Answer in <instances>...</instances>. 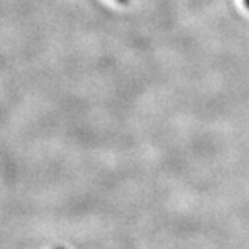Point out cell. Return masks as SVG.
I'll return each instance as SVG.
<instances>
[{"label":"cell","instance_id":"obj_2","mask_svg":"<svg viewBox=\"0 0 249 249\" xmlns=\"http://www.w3.org/2000/svg\"><path fill=\"white\" fill-rule=\"evenodd\" d=\"M117 2H120V3H126L128 0H117Z\"/></svg>","mask_w":249,"mask_h":249},{"label":"cell","instance_id":"obj_1","mask_svg":"<svg viewBox=\"0 0 249 249\" xmlns=\"http://www.w3.org/2000/svg\"><path fill=\"white\" fill-rule=\"evenodd\" d=\"M245 6H246V8L249 9V0H245Z\"/></svg>","mask_w":249,"mask_h":249},{"label":"cell","instance_id":"obj_3","mask_svg":"<svg viewBox=\"0 0 249 249\" xmlns=\"http://www.w3.org/2000/svg\"><path fill=\"white\" fill-rule=\"evenodd\" d=\"M60 249H62V248H60Z\"/></svg>","mask_w":249,"mask_h":249}]
</instances>
